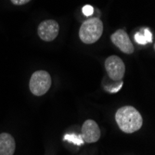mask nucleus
Instances as JSON below:
<instances>
[{
  "instance_id": "obj_1",
  "label": "nucleus",
  "mask_w": 155,
  "mask_h": 155,
  "mask_svg": "<svg viewBox=\"0 0 155 155\" xmlns=\"http://www.w3.org/2000/svg\"><path fill=\"white\" fill-rule=\"evenodd\" d=\"M115 120L120 129L127 134L137 132L143 124L141 114L132 106L120 108L115 114Z\"/></svg>"
},
{
  "instance_id": "obj_2",
  "label": "nucleus",
  "mask_w": 155,
  "mask_h": 155,
  "mask_svg": "<svg viewBox=\"0 0 155 155\" xmlns=\"http://www.w3.org/2000/svg\"><path fill=\"white\" fill-rule=\"evenodd\" d=\"M103 33V23L97 18L84 21L79 30V37L84 44H93L101 38Z\"/></svg>"
},
{
  "instance_id": "obj_3",
  "label": "nucleus",
  "mask_w": 155,
  "mask_h": 155,
  "mask_svg": "<svg viewBox=\"0 0 155 155\" xmlns=\"http://www.w3.org/2000/svg\"><path fill=\"white\" fill-rule=\"evenodd\" d=\"M50 74L46 71H36L30 79V90L35 96L45 95L51 87Z\"/></svg>"
},
{
  "instance_id": "obj_4",
  "label": "nucleus",
  "mask_w": 155,
  "mask_h": 155,
  "mask_svg": "<svg viewBox=\"0 0 155 155\" xmlns=\"http://www.w3.org/2000/svg\"><path fill=\"white\" fill-rule=\"evenodd\" d=\"M105 69L109 77L114 81H121L125 73L124 61L118 56H110L105 61Z\"/></svg>"
},
{
  "instance_id": "obj_5",
  "label": "nucleus",
  "mask_w": 155,
  "mask_h": 155,
  "mask_svg": "<svg viewBox=\"0 0 155 155\" xmlns=\"http://www.w3.org/2000/svg\"><path fill=\"white\" fill-rule=\"evenodd\" d=\"M60 26L59 23L54 20H47L42 21L37 29L39 37L47 42L53 41L59 35Z\"/></svg>"
},
{
  "instance_id": "obj_6",
  "label": "nucleus",
  "mask_w": 155,
  "mask_h": 155,
  "mask_svg": "<svg viewBox=\"0 0 155 155\" xmlns=\"http://www.w3.org/2000/svg\"><path fill=\"white\" fill-rule=\"evenodd\" d=\"M112 44L115 45L122 52L125 54H132L134 52V46L130 41L127 34L124 30H117L110 35Z\"/></svg>"
},
{
  "instance_id": "obj_7",
  "label": "nucleus",
  "mask_w": 155,
  "mask_h": 155,
  "mask_svg": "<svg viewBox=\"0 0 155 155\" xmlns=\"http://www.w3.org/2000/svg\"><path fill=\"white\" fill-rule=\"evenodd\" d=\"M82 137L84 142L94 143L101 137V130L97 124L93 120H87L82 126Z\"/></svg>"
},
{
  "instance_id": "obj_8",
  "label": "nucleus",
  "mask_w": 155,
  "mask_h": 155,
  "mask_svg": "<svg viewBox=\"0 0 155 155\" xmlns=\"http://www.w3.org/2000/svg\"><path fill=\"white\" fill-rule=\"evenodd\" d=\"M15 140L8 133L0 134V155H13L15 152Z\"/></svg>"
},
{
  "instance_id": "obj_9",
  "label": "nucleus",
  "mask_w": 155,
  "mask_h": 155,
  "mask_svg": "<svg viewBox=\"0 0 155 155\" xmlns=\"http://www.w3.org/2000/svg\"><path fill=\"white\" fill-rule=\"evenodd\" d=\"M63 140L68 142H71L74 145L81 146L84 145V141L82 137V135H76V134H66L63 137Z\"/></svg>"
},
{
  "instance_id": "obj_10",
  "label": "nucleus",
  "mask_w": 155,
  "mask_h": 155,
  "mask_svg": "<svg viewBox=\"0 0 155 155\" xmlns=\"http://www.w3.org/2000/svg\"><path fill=\"white\" fill-rule=\"evenodd\" d=\"M135 40H136L137 43L139 44V45H146L148 43L146 38H145V36H144V35L140 34V33H137L135 35Z\"/></svg>"
},
{
  "instance_id": "obj_11",
  "label": "nucleus",
  "mask_w": 155,
  "mask_h": 155,
  "mask_svg": "<svg viewBox=\"0 0 155 155\" xmlns=\"http://www.w3.org/2000/svg\"><path fill=\"white\" fill-rule=\"evenodd\" d=\"M82 11H83V14L84 16H87V17H89L91 16L93 12H94V8L92 6L90 5H87V6H84L83 8H82Z\"/></svg>"
},
{
  "instance_id": "obj_12",
  "label": "nucleus",
  "mask_w": 155,
  "mask_h": 155,
  "mask_svg": "<svg viewBox=\"0 0 155 155\" xmlns=\"http://www.w3.org/2000/svg\"><path fill=\"white\" fill-rule=\"evenodd\" d=\"M12 2V4L14 5H17V6H21V5H24L27 4L28 2H30L31 0H10Z\"/></svg>"
},
{
  "instance_id": "obj_13",
  "label": "nucleus",
  "mask_w": 155,
  "mask_h": 155,
  "mask_svg": "<svg viewBox=\"0 0 155 155\" xmlns=\"http://www.w3.org/2000/svg\"><path fill=\"white\" fill-rule=\"evenodd\" d=\"M143 35H144L148 43H150V42H151V33H150V31L149 29H144V34Z\"/></svg>"
}]
</instances>
